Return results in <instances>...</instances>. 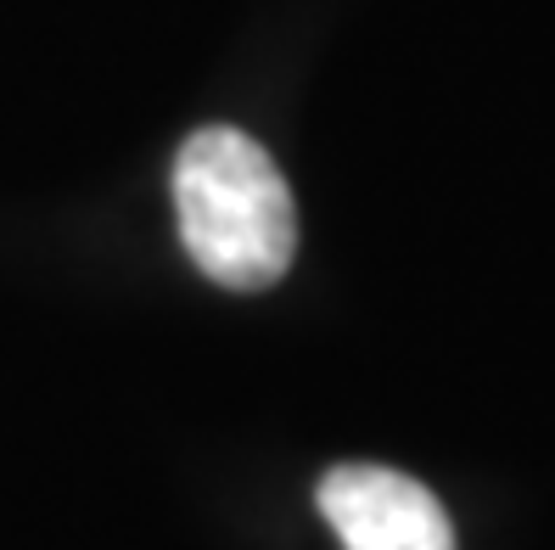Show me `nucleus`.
Instances as JSON below:
<instances>
[{
    "mask_svg": "<svg viewBox=\"0 0 555 550\" xmlns=\"http://www.w3.org/2000/svg\"><path fill=\"white\" fill-rule=\"evenodd\" d=\"M175 214L191 265L214 286L258 293L292 270L298 208H292L286 175L264 146L231 124H208L180 146Z\"/></svg>",
    "mask_w": 555,
    "mask_h": 550,
    "instance_id": "obj_1",
    "label": "nucleus"
},
{
    "mask_svg": "<svg viewBox=\"0 0 555 550\" xmlns=\"http://www.w3.org/2000/svg\"><path fill=\"white\" fill-rule=\"evenodd\" d=\"M314 500L343 550H454V528L438 495L393 466H332Z\"/></svg>",
    "mask_w": 555,
    "mask_h": 550,
    "instance_id": "obj_2",
    "label": "nucleus"
}]
</instances>
